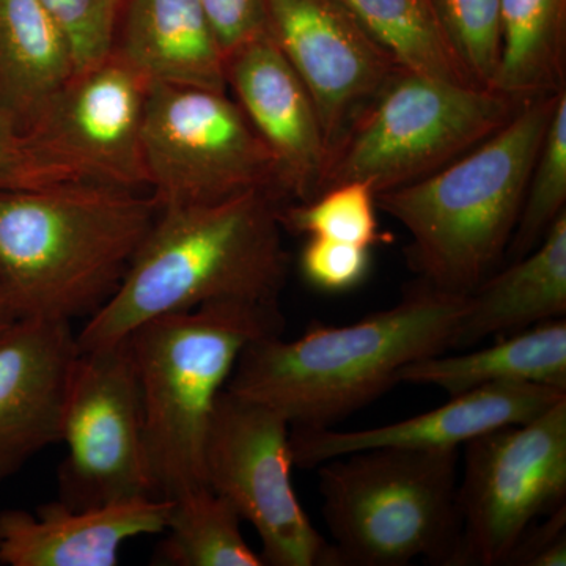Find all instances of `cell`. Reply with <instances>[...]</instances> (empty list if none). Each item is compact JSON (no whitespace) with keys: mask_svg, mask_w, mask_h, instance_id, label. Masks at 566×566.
I'll list each match as a JSON object with an SVG mask.
<instances>
[{"mask_svg":"<svg viewBox=\"0 0 566 566\" xmlns=\"http://www.w3.org/2000/svg\"><path fill=\"white\" fill-rule=\"evenodd\" d=\"M282 205L271 193L248 192L218 203L161 208L117 292L77 334L81 352L205 304H279L290 266Z\"/></svg>","mask_w":566,"mask_h":566,"instance_id":"1","label":"cell"},{"mask_svg":"<svg viewBox=\"0 0 566 566\" xmlns=\"http://www.w3.org/2000/svg\"><path fill=\"white\" fill-rule=\"evenodd\" d=\"M469 294L422 281L385 311L346 326L312 323L296 340L243 349L226 389L274 409L290 428H329L397 385L406 365L450 352Z\"/></svg>","mask_w":566,"mask_h":566,"instance_id":"2","label":"cell"},{"mask_svg":"<svg viewBox=\"0 0 566 566\" xmlns=\"http://www.w3.org/2000/svg\"><path fill=\"white\" fill-rule=\"evenodd\" d=\"M151 193L55 182L0 192V293L20 318H91L159 214Z\"/></svg>","mask_w":566,"mask_h":566,"instance_id":"3","label":"cell"},{"mask_svg":"<svg viewBox=\"0 0 566 566\" xmlns=\"http://www.w3.org/2000/svg\"><path fill=\"white\" fill-rule=\"evenodd\" d=\"M556 95L527 99L512 120L422 180L376 196L411 237L406 260L419 281L471 294L504 260Z\"/></svg>","mask_w":566,"mask_h":566,"instance_id":"4","label":"cell"},{"mask_svg":"<svg viewBox=\"0 0 566 566\" xmlns=\"http://www.w3.org/2000/svg\"><path fill=\"white\" fill-rule=\"evenodd\" d=\"M283 327L281 304L214 303L153 318L128 335L158 497L208 486L205 442L219 394L245 346Z\"/></svg>","mask_w":566,"mask_h":566,"instance_id":"5","label":"cell"},{"mask_svg":"<svg viewBox=\"0 0 566 566\" xmlns=\"http://www.w3.org/2000/svg\"><path fill=\"white\" fill-rule=\"evenodd\" d=\"M460 449H370L316 465L337 566L453 565Z\"/></svg>","mask_w":566,"mask_h":566,"instance_id":"6","label":"cell"},{"mask_svg":"<svg viewBox=\"0 0 566 566\" xmlns=\"http://www.w3.org/2000/svg\"><path fill=\"white\" fill-rule=\"evenodd\" d=\"M524 103L400 70L331 151L319 193L363 181L378 196L422 180L504 128Z\"/></svg>","mask_w":566,"mask_h":566,"instance_id":"7","label":"cell"},{"mask_svg":"<svg viewBox=\"0 0 566 566\" xmlns=\"http://www.w3.org/2000/svg\"><path fill=\"white\" fill-rule=\"evenodd\" d=\"M142 159L159 208L218 203L248 192L292 203L273 153L226 92L148 84Z\"/></svg>","mask_w":566,"mask_h":566,"instance_id":"8","label":"cell"},{"mask_svg":"<svg viewBox=\"0 0 566 566\" xmlns=\"http://www.w3.org/2000/svg\"><path fill=\"white\" fill-rule=\"evenodd\" d=\"M455 564L505 565L535 521L566 505V397L526 423L465 442Z\"/></svg>","mask_w":566,"mask_h":566,"instance_id":"9","label":"cell"},{"mask_svg":"<svg viewBox=\"0 0 566 566\" xmlns=\"http://www.w3.org/2000/svg\"><path fill=\"white\" fill-rule=\"evenodd\" d=\"M290 423L268 406L223 389L205 442V480L262 539L271 566H337L334 546L293 490Z\"/></svg>","mask_w":566,"mask_h":566,"instance_id":"10","label":"cell"},{"mask_svg":"<svg viewBox=\"0 0 566 566\" xmlns=\"http://www.w3.org/2000/svg\"><path fill=\"white\" fill-rule=\"evenodd\" d=\"M62 442L69 453L59 468V501L71 509L156 495L129 337L81 352L71 376Z\"/></svg>","mask_w":566,"mask_h":566,"instance_id":"11","label":"cell"},{"mask_svg":"<svg viewBox=\"0 0 566 566\" xmlns=\"http://www.w3.org/2000/svg\"><path fill=\"white\" fill-rule=\"evenodd\" d=\"M145 93L147 84L114 52L76 73L24 129L48 181L147 189Z\"/></svg>","mask_w":566,"mask_h":566,"instance_id":"12","label":"cell"},{"mask_svg":"<svg viewBox=\"0 0 566 566\" xmlns=\"http://www.w3.org/2000/svg\"><path fill=\"white\" fill-rule=\"evenodd\" d=\"M268 32L314 98L327 150L400 71L344 0H264Z\"/></svg>","mask_w":566,"mask_h":566,"instance_id":"13","label":"cell"},{"mask_svg":"<svg viewBox=\"0 0 566 566\" xmlns=\"http://www.w3.org/2000/svg\"><path fill=\"white\" fill-rule=\"evenodd\" d=\"M80 354L77 334L63 319L20 318L0 335V485L62 442Z\"/></svg>","mask_w":566,"mask_h":566,"instance_id":"14","label":"cell"},{"mask_svg":"<svg viewBox=\"0 0 566 566\" xmlns=\"http://www.w3.org/2000/svg\"><path fill=\"white\" fill-rule=\"evenodd\" d=\"M227 88L281 167L293 202L319 193L329 150L314 98L270 32L227 55Z\"/></svg>","mask_w":566,"mask_h":566,"instance_id":"15","label":"cell"},{"mask_svg":"<svg viewBox=\"0 0 566 566\" xmlns=\"http://www.w3.org/2000/svg\"><path fill=\"white\" fill-rule=\"evenodd\" d=\"M565 397L539 385L486 386L450 397L449 403L423 415L367 430L290 428V450L294 465L312 469L360 450L460 449L495 428L526 423Z\"/></svg>","mask_w":566,"mask_h":566,"instance_id":"16","label":"cell"},{"mask_svg":"<svg viewBox=\"0 0 566 566\" xmlns=\"http://www.w3.org/2000/svg\"><path fill=\"white\" fill-rule=\"evenodd\" d=\"M172 501L139 497L93 509L61 501L0 512V564L9 566H115L122 546L137 536L163 534Z\"/></svg>","mask_w":566,"mask_h":566,"instance_id":"17","label":"cell"},{"mask_svg":"<svg viewBox=\"0 0 566 566\" xmlns=\"http://www.w3.org/2000/svg\"><path fill=\"white\" fill-rule=\"evenodd\" d=\"M112 52L147 85L227 92V57L200 0H132Z\"/></svg>","mask_w":566,"mask_h":566,"instance_id":"18","label":"cell"},{"mask_svg":"<svg viewBox=\"0 0 566 566\" xmlns=\"http://www.w3.org/2000/svg\"><path fill=\"white\" fill-rule=\"evenodd\" d=\"M566 315V212L534 251L510 262L469 294L450 349L471 348L491 335L513 334Z\"/></svg>","mask_w":566,"mask_h":566,"instance_id":"19","label":"cell"},{"mask_svg":"<svg viewBox=\"0 0 566 566\" xmlns=\"http://www.w3.org/2000/svg\"><path fill=\"white\" fill-rule=\"evenodd\" d=\"M397 385L428 386L455 397L486 386L539 385L566 392L565 318L505 335L494 345L406 365Z\"/></svg>","mask_w":566,"mask_h":566,"instance_id":"20","label":"cell"},{"mask_svg":"<svg viewBox=\"0 0 566 566\" xmlns=\"http://www.w3.org/2000/svg\"><path fill=\"white\" fill-rule=\"evenodd\" d=\"M77 73L73 48L40 0H0V112L24 132Z\"/></svg>","mask_w":566,"mask_h":566,"instance_id":"21","label":"cell"},{"mask_svg":"<svg viewBox=\"0 0 566 566\" xmlns=\"http://www.w3.org/2000/svg\"><path fill=\"white\" fill-rule=\"evenodd\" d=\"M494 91L517 102L566 91V0H502Z\"/></svg>","mask_w":566,"mask_h":566,"instance_id":"22","label":"cell"},{"mask_svg":"<svg viewBox=\"0 0 566 566\" xmlns=\"http://www.w3.org/2000/svg\"><path fill=\"white\" fill-rule=\"evenodd\" d=\"M344 2L401 70L479 87L447 39L431 0Z\"/></svg>","mask_w":566,"mask_h":566,"instance_id":"23","label":"cell"},{"mask_svg":"<svg viewBox=\"0 0 566 566\" xmlns=\"http://www.w3.org/2000/svg\"><path fill=\"white\" fill-rule=\"evenodd\" d=\"M241 516L210 486L172 501L158 560L175 566H263L241 532Z\"/></svg>","mask_w":566,"mask_h":566,"instance_id":"24","label":"cell"},{"mask_svg":"<svg viewBox=\"0 0 566 566\" xmlns=\"http://www.w3.org/2000/svg\"><path fill=\"white\" fill-rule=\"evenodd\" d=\"M376 210L371 186L349 181L327 189L308 202L282 205L279 221L285 232L371 249L387 241L386 234L379 232Z\"/></svg>","mask_w":566,"mask_h":566,"instance_id":"25","label":"cell"},{"mask_svg":"<svg viewBox=\"0 0 566 566\" xmlns=\"http://www.w3.org/2000/svg\"><path fill=\"white\" fill-rule=\"evenodd\" d=\"M566 212V91L558 96L545 140L536 156L523 210L504 260L515 262L534 251Z\"/></svg>","mask_w":566,"mask_h":566,"instance_id":"26","label":"cell"},{"mask_svg":"<svg viewBox=\"0 0 566 566\" xmlns=\"http://www.w3.org/2000/svg\"><path fill=\"white\" fill-rule=\"evenodd\" d=\"M464 69L494 91L502 55V0H431Z\"/></svg>","mask_w":566,"mask_h":566,"instance_id":"27","label":"cell"},{"mask_svg":"<svg viewBox=\"0 0 566 566\" xmlns=\"http://www.w3.org/2000/svg\"><path fill=\"white\" fill-rule=\"evenodd\" d=\"M69 36L77 73L106 61L117 41L122 0H40Z\"/></svg>","mask_w":566,"mask_h":566,"instance_id":"28","label":"cell"},{"mask_svg":"<svg viewBox=\"0 0 566 566\" xmlns=\"http://www.w3.org/2000/svg\"><path fill=\"white\" fill-rule=\"evenodd\" d=\"M301 273L315 289L344 293L364 282L370 270V249L311 237L300 260Z\"/></svg>","mask_w":566,"mask_h":566,"instance_id":"29","label":"cell"},{"mask_svg":"<svg viewBox=\"0 0 566 566\" xmlns=\"http://www.w3.org/2000/svg\"><path fill=\"white\" fill-rule=\"evenodd\" d=\"M223 54L268 32L264 0H200Z\"/></svg>","mask_w":566,"mask_h":566,"instance_id":"30","label":"cell"},{"mask_svg":"<svg viewBox=\"0 0 566 566\" xmlns=\"http://www.w3.org/2000/svg\"><path fill=\"white\" fill-rule=\"evenodd\" d=\"M51 186L33 155L31 140L0 112V192Z\"/></svg>","mask_w":566,"mask_h":566,"instance_id":"31","label":"cell"},{"mask_svg":"<svg viewBox=\"0 0 566 566\" xmlns=\"http://www.w3.org/2000/svg\"><path fill=\"white\" fill-rule=\"evenodd\" d=\"M505 565L565 566L566 505L535 521L513 547Z\"/></svg>","mask_w":566,"mask_h":566,"instance_id":"32","label":"cell"},{"mask_svg":"<svg viewBox=\"0 0 566 566\" xmlns=\"http://www.w3.org/2000/svg\"><path fill=\"white\" fill-rule=\"evenodd\" d=\"M17 319V316L11 312L10 305L7 304L6 297L0 293V335L6 333Z\"/></svg>","mask_w":566,"mask_h":566,"instance_id":"33","label":"cell"}]
</instances>
